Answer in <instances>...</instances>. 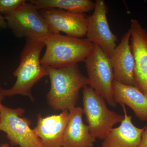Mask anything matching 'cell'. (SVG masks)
Instances as JSON below:
<instances>
[{
  "instance_id": "6da1fadb",
  "label": "cell",
  "mask_w": 147,
  "mask_h": 147,
  "mask_svg": "<svg viewBox=\"0 0 147 147\" xmlns=\"http://www.w3.org/2000/svg\"><path fill=\"white\" fill-rule=\"evenodd\" d=\"M46 68L50 81L47 104L55 111H69L76 107L80 90L89 86L88 77L82 74L78 64L59 68Z\"/></svg>"
},
{
  "instance_id": "7a4b0ae2",
  "label": "cell",
  "mask_w": 147,
  "mask_h": 147,
  "mask_svg": "<svg viewBox=\"0 0 147 147\" xmlns=\"http://www.w3.org/2000/svg\"><path fill=\"white\" fill-rule=\"evenodd\" d=\"M45 46L44 42L26 39L20 54L19 65L13 73L16 78V82L10 88L2 89L4 97L20 95L34 100L32 93L33 87L44 76H48L47 68L40 62V54Z\"/></svg>"
},
{
  "instance_id": "3957f363",
  "label": "cell",
  "mask_w": 147,
  "mask_h": 147,
  "mask_svg": "<svg viewBox=\"0 0 147 147\" xmlns=\"http://www.w3.org/2000/svg\"><path fill=\"white\" fill-rule=\"evenodd\" d=\"M46 50L40 59L44 66L59 68L85 62L95 45L87 38H78L60 33L53 34L45 42Z\"/></svg>"
},
{
  "instance_id": "277c9868",
  "label": "cell",
  "mask_w": 147,
  "mask_h": 147,
  "mask_svg": "<svg viewBox=\"0 0 147 147\" xmlns=\"http://www.w3.org/2000/svg\"><path fill=\"white\" fill-rule=\"evenodd\" d=\"M83 89V109L90 131L96 139L103 140L124 116L109 110L105 99L89 86Z\"/></svg>"
},
{
  "instance_id": "5b68a950",
  "label": "cell",
  "mask_w": 147,
  "mask_h": 147,
  "mask_svg": "<svg viewBox=\"0 0 147 147\" xmlns=\"http://www.w3.org/2000/svg\"><path fill=\"white\" fill-rule=\"evenodd\" d=\"M4 17L7 27L18 38H25L45 43L53 35L39 10L31 3L26 2Z\"/></svg>"
},
{
  "instance_id": "8992f818",
  "label": "cell",
  "mask_w": 147,
  "mask_h": 147,
  "mask_svg": "<svg viewBox=\"0 0 147 147\" xmlns=\"http://www.w3.org/2000/svg\"><path fill=\"white\" fill-rule=\"evenodd\" d=\"M25 113L23 108L12 109L0 102V131L6 134L7 138L13 146L44 147L34 129L30 127L31 122L22 117Z\"/></svg>"
},
{
  "instance_id": "52a82bcc",
  "label": "cell",
  "mask_w": 147,
  "mask_h": 147,
  "mask_svg": "<svg viewBox=\"0 0 147 147\" xmlns=\"http://www.w3.org/2000/svg\"><path fill=\"white\" fill-rule=\"evenodd\" d=\"M89 86L113 107H117L113 96L114 72L111 60L97 45L85 61Z\"/></svg>"
},
{
  "instance_id": "ba28073f",
  "label": "cell",
  "mask_w": 147,
  "mask_h": 147,
  "mask_svg": "<svg viewBox=\"0 0 147 147\" xmlns=\"http://www.w3.org/2000/svg\"><path fill=\"white\" fill-rule=\"evenodd\" d=\"M108 13V6L104 1L96 0L93 13L88 17L86 36L90 41L99 46L110 59L117 47L118 38L110 30Z\"/></svg>"
},
{
  "instance_id": "9c48e42d",
  "label": "cell",
  "mask_w": 147,
  "mask_h": 147,
  "mask_svg": "<svg viewBox=\"0 0 147 147\" xmlns=\"http://www.w3.org/2000/svg\"><path fill=\"white\" fill-rule=\"evenodd\" d=\"M39 12L53 34L62 32L68 36L78 38L86 36L88 17L85 13L57 8L41 9Z\"/></svg>"
},
{
  "instance_id": "30bf717a",
  "label": "cell",
  "mask_w": 147,
  "mask_h": 147,
  "mask_svg": "<svg viewBox=\"0 0 147 147\" xmlns=\"http://www.w3.org/2000/svg\"><path fill=\"white\" fill-rule=\"evenodd\" d=\"M130 46L134 60L135 87L147 96V31L138 20H131Z\"/></svg>"
},
{
  "instance_id": "8fae6325",
  "label": "cell",
  "mask_w": 147,
  "mask_h": 147,
  "mask_svg": "<svg viewBox=\"0 0 147 147\" xmlns=\"http://www.w3.org/2000/svg\"><path fill=\"white\" fill-rule=\"evenodd\" d=\"M130 38L131 32L129 29L123 35L110 60L113 67L114 81L135 87L134 60L129 42Z\"/></svg>"
},
{
  "instance_id": "7c38bea8",
  "label": "cell",
  "mask_w": 147,
  "mask_h": 147,
  "mask_svg": "<svg viewBox=\"0 0 147 147\" xmlns=\"http://www.w3.org/2000/svg\"><path fill=\"white\" fill-rule=\"evenodd\" d=\"M69 117L67 110L62 111L59 115L45 117L38 115L36 126L34 129L44 147H62L64 132Z\"/></svg>"
},
{
  "instance_id": "4fadbf2b",
  "label": "cell",
  "mask_w": 147,
  "mask_h": 147,
  "mask_svg": "<svg viewBox=\"0 0 147 147\" xmlns=\"http://www.w3.org/2000/svg\"><path fill=\"white\" fill-rule=\"evenodd\" d=\"M69 117L64 132L62 147H93L96 139L88 125L83 121L84 110L75 107L69 111Z\"/></svg>"
},
{
  "instance_id": "5bb4252c",
  "label": "cell",
  "mask_w": 147,
  "mask_h": 147,
  "mask_svg": "<svg viewBox=\"0 0 147 147\" xmlns=\"http://www.w3.org/2000/svg\"><path fill=\"white\" fill-rule=\"evenodd\" d=\"M124 118L118 127H113L102 140L101 147H138L145 127L140 128L133 124L132 117L127 115L125 105H121Z\"/></svg>"
},
{
  "instance_id": "9a60e30c",
  "label": "cell",
  "mask_w": 147,
  "mask_h": 147,
  "mask_svg": "<svg viewBox=\"0 0 147 147\" xmlns=\"http://www.w3.org/2000/svg\"><path fill=\"white\" fill-rule=\"evenodd\" d=\"M113 96L117 104L126 105L140 120L147 121V96L137 88L114 81Z\"/></svg>"
},
{
  "instance_id": "2e32d148",
  "label": "cell",
  "mask_w": 147,
  "mask_h": 147,
  "mask_svg": "<svg viewBox=\"0 0 147 147\" xmlns=\"http://www.w3.org/2000/svg\"><path fill=\"white\" fill-rule=\"evenodd\" d=\"M38 10L57 8L77 13H85L94 9L95 2L91 0H31Z\"/></svg>"
},
{
  "instance_id": "e0dca14e",
  "label": "cell",
  "mask_w": 147,
  "mask_h": 147,
  "mask_svg": "<svg viewBox=\"0 0 147 147\" xmlns=\"http://www.w3.org/2000/svg\"><path fill=\"white\" fill-rule=\"evenodd\" d=\"M26 2L25 0H0V13L4 16L10 14Z\"/></svg>"
},
{
  "instance_id": "ac0fdd59",
  "label": "cell",
  "mask_w": 147,
  "mask_h": 147,
  "mask_svg": "<svg viewBox=\"0 0 147 147\" xmlns=\"http://www.w3.org/2000/svg\"><path fill=\"white\" fill-rule=\"evenodd\" d=\"M138 147H147V126L145 127L142 132L141 142Z\"/></svg>"
},
{
  "instance_id": "d6986e66",
  "label": "cell",
  "mask_w": 147,
  "mask_h": 147,
  "mask_svg": "<svg viewBox=\"0 0 147 147\" xmlns=\"http://www.w3.org/2000/svg\"><path fill=\"white\" fill-rule=\"evenodd\" d=\"M8 28L7 23L4 16L0 13V30H4Z\"/></svg>"
},
{
  "instance_id": "ffe728a7",
  "label": "cell",
  "mask_w": 147,
  "mask_h": 147,
  "mask_svg": "<svg viewBox=\"0 0 147 147\" xmlns=\"http://www.w3.org/2000/svg\"><path fill=\"white\" fill-rule=\"evenodd\" d=\"M2 89L0 87V102H2V100H3L4 98V97L3 96L2 93Z\"/></svg>"
},
{
  "instance_id": "44dd1931",
  "label": "cell",
  "mask_w": 147,
  "mask_h": 147,
  "mask_svg": "<svg viewBox=\"0 0 147 147\" xmlns=\"http://www.w3.org/2000/svg\"><path fill=\"white\" fill-rule=\"evenodd\" d=\"M0 147H9V145L8 144H2L1 145Z\"/></svg>"
},
{
  "instance_id": "7402d4cb",
  "label": "cell",
  "mask_w": 147,
  "mask_h": 147,
  "mask_svg": "<svg viewBox=\"0 0 147 147\" xmlns=\"http://www.w3.org/2000/svg\"><path fill=\"white\" fill-rule=\"evenodd\" d=\"M0 123H1V117H0Z\"/></svg>"
}]
</instances>
